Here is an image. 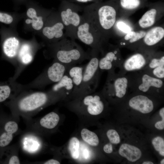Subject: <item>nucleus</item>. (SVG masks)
Instances as JSON below:
<instances>
[{
    "instance_id": "obj_1",
    "label": "nucleus",
    "mask_w": 164,
    "mask_h": 164,
    "mask_svg": "<svg viewBox=\"0 0 164 164\" xmlns=\"http://www.w3.org/2000/svg\"><path fill=\"white\" fill-rule=\"evenodd\" d=\"M65 100L64 96L50 89L45 91L25 90L3 104L9 108L15 117L26 119L33 118L46 107Z\"/></svg>"
},
{
    "instance_id": "obj_2",
    "label": "nucleus",
    "mask_w": 164,
    "mask_h": 164,
    "mask_svg": "<svg viewBox=\"0 0 164 164\" xmlns=\"http://www.w3.org/2000/svg\"><path fill=\"white\" fill-rule=\"evenodd\" d=\"M106 100L101 92H94L65 101L64 105L77 115L82 124L90 126L92 118L105 110Z\"/></svg>"
},
{
    "instance_id": "obj_3",
    "label": "nucleus",
    "mask_w": 164,
    "mask_h": 164,
    "mask_svg": "<svg viewBox=\"0 0 164 164\" xmlns=\"http://www.w3.org/2000/svg\"><path fill=\"white\" fill-rule=\"evenodd\" d=\"M44 55L48 59L68 65H76L91 56V51H85L75 40L65 37L58 42L46 45Z\"/></svg>"
},
{
    "instance_id": "obj_4",
    "label": "nucleus",
    "mask_w": 164,
    "mask_h": 164,
    "mask_svg": "<svg viewBox=\"0 0 164 164\" xmlns=\"http://www.w3.org/2000/svg\"><path fill=\"white\" fill-rule=\"evenodd\" d=\"M116 15L114 8L108 4L89 5L83 9L82 14L100 34L101 31H107L111 28L115 22Z\"/></svg>"
},
{
    "instance_id": "obj_5",
    "label": "nucleus",
    "mask_w": 164,
    "mask_h": 164,
    "mask_svg": "<svg viewBox=\"0 0 164 164\" xmlns=\"http://www.w3.org/2000/svg\"><path fill=\"white\" fill-rule=\"evenodd\" d=\"M127 73L129 78L130 91L152 96L163 94L164 80L153 77L143 70Z\"/></svg>"
},
{
    "instance_id": "obj_6",
    "label": "nucleus",
    "mask_w": 164,
    "mask_h": 164,
    "mask_svg": "<svg viewBox=\"0 0 164 164\" xmlns=\"http://www.w3.org/2000/svg\"><path fill=\"white\" fill-rule=\"evenodd\" d=\"M61 116L57 110H56L42 117L23 119L26 125L24 131L42 137L53 134L57 131L61 124Z\"/></svg>"
},
{
    "instance_id": "obj_7",
    "label": "nucleus",
    "mask_w": 164,
    "mask_h": 164,
    "mask_svg": "<svg viewBox=\"0 0 164 164\" xmlns=\"http://www.w3.org/2000/svg\"><path fill=\"white\" fill-rule=\"evenodd\" d=\"M107 72L106 80L101 93L106 100L109 101L124 97L130 91L128 74L115 70Z\"/></svg>"
},
{
    "instance_id": "obj_8",
    "label": "nucleus",
    "mask_w": 164,
    "mask_h": 164,
    "mask_svg": "<svg viewBox=\"0 0 164 164\" xmlns=\"http://www.w3.org/2000/svg\"><path fill=\"white\" fill-rule=\"evenodd\" d=\"M98 51L92 50L91 56L85 65L80 87L69 100L94 92L97 87L101 72L99 67Z\"/></svg>"
},
{
    "instance_id": "obj_9",
    "label": "nucleus",
    "mask_w": 164,
    "mask_h": 164,
    "mask_svg": "<svg viewBox=\"0 0 164 164\" xmlns=\"http://www.w3.org/2000/svg\"><path fill=\"white\" fill-rule=\"evenodd\" d=\"M83 9L67 1H63L58 12L65 27L66 37L75 40L77 29L82 19L80 12Z\"/></svg>"
},
{
    "instance_id": "obj_10",
    "label": "nucleus",
    "mask_w": 164,
    "mask_h": 164,
    "mask_svg": "<svg viewBox=\"0 0 164 164\" xmlns=\"http://www.w3.org/2000/svg\"><path fill=\"white\" fill-rule=\"evenodd\" d=\"M25 5L26 10L23 13V18L24 29L39 35L53 10L43 8L32 0Z\"/></svg>"
},
{
    "instance_id": "obj_11",
    "label": "nucleus",
    "mask_w": 164,
    "mask_h": 164,
    "mask_svg": "<svg viewBox=\"0 0 164 164\" xmlns=\"http://www.w3.org/2000/svg\"><path fill=\"white\" fill-rule=\"evenodd\" d=\"M2 57L14 66L23 39L19 37L16 28L2 26L0 29Z\"/></svg>"
},
{
    "instance_id": "obj_12",
    "label": "nucleus",
    "mask_w": 164,
    "mask_h": 164,
    "mask_svg": "<svg viewBox=\"0 0 164 164\" xmlns=\"http://www.w3.org/2000/svg\"><path fill=\"white\" fill-rule=\"evenodd\" d=\"M19 121L11 114L0 111V160L14 137L22 132L19 128Z\"/></svg>"
},
{
    "instance_id": "obj_13",
    "label": "nucleus",
    "mask_w": 164,
    "mask_h": 164,
    "mask_svg": "<svg viewBox=\"0 0 164 164\" xmlns=\"http://www.w3.org/2000/svg\"><path fill=\"white\" fill-rule=\"evenodd\" d=\"M71 66L53 60L51 64L34 80L24 85L25 88L26 90L43 88L50 84L56 83L61 79Z\"/></svg>"
},
{
    "instance_id": "obj_14",
    "label": "nucleus",
    "mask_w": 164,
    "mask_h": 164,
    "mask_svg": "<svg viewBox=\"0 0 164 164\" xmlns=\"http://www.w3.org/2000/svg\"><path fill=\"white\" fill-rule=\"evenodd\" d=\"M39 35L45 45L56 43L66 37L65 27L58 11H52Z\"/></svg>"
},
{
    "instance_id": "obj_15",
    "label": "nucleus",
    "mask_w": 164,
    "mask_h": 164,
    "mask_svg": "<svg viewBox=\"0 0 164 164\" xmlns=\"http://www.w3.org/2000/svg\"><path fill=\"white\" fill-rule=\"evenodd\" d=\"M44 46L43 43H38L34 36L30 40H23L17 54L15 73L11 78L12 79L16 80L26 66L32 61L38 50Z\"/></svg>"
},
{
    "instance_id": "obj_16",
    "label": "nucleus",
    "mask_w": 164,
    "mask_h": 164,
    "mask_svg": "<svg viewBox=\"0 0 164 164\" xmlns=\"http://www.w3.org/2000/svg\"><path fill=\"white\" fill-rule=\"evenodd\" d=\"M100 34L91 24L82 16V21L77 30L76 39L90 47L92 50L102 51L103 47L99 39Z\"/></svg>"
},
{
    "instance_id": "obj_17",
    "label": "nucleus",
    "mask_w": 164,
    "mask_h": 164,
    "mask_svg": "<svg viewBox=\"0 0 164 164\" xmlns=\"http://www.w3.org/2000/svg\"><path fill=\"white\" fill-rule=\"evenodd\" d=\"M19 142L20 148L25 153L36 155L43 152L47 146L45 145L42 137L33 133L22 132Z\"/></svg>"
},
{
    "instance_id": "obj_18",
    "label": "nucleus",
    "mask_w": 164,
    "mask_h": 164,
    "mask_svg": "<svg viewBox=\"0 0 164 164\" xmlns=\"http://www.w3.org/2000/svg\"><path fill=\"white\" fill-rule=\"evenodd\" d=\"M143 54L135 53L123 60L119 67L116 69L118 71L124 73L143 70L146 67L149 60Z\"/></svg>"
},
{
    "instance_id": "obj_19",
    "label": "nucleus",
    "mask_w": 164,
    "mask_h": 164,
    "mask_svg": "<svg viewBox=\"0 0 164 164\" xmlns=\"http://www.w3.org/2000/svg\"><path fill=\"white\" fill-rule=\"evenodd\" d=\"M25 90L24 85L19 84L11 78L5 82H0V111L2 104L8 101Z\"/></svg>"
},
{
    "instance_id": "obj_20",
    "label": "nucleus",
    "mask_w": 164,
    "mask_h": 164,
    "mask_svg": "<svg viewBox=\"0 0 164 164\" xmlns=\"http://www.w3.org/2000/svg\"><path fill=\"white\" fill-rule=\"evenodd\" d=\"M133 96L131 97L128 102L129 107L133 110L143 114H148L154 109L153 101L149 95L133 92Z\"/></svg>"
},
{
    "instance_id": "obj_21",
    "label": "nucleus",
    "mask_w": 164,
    "mask_h": 164,
    "mask_svg": "<svg viewBox=\"0 0 164 164\" xmlns=\"http://www.w3.org/2000/svg\"><path fill=\"white\" fill-rule=\"evenodd\" d=\"M117 50H109L104 53L99 61V67L101 72L115 70L118 68L123 60L118 56Z\"/></svg>"
},
{
    "instance_id": "obj_22",
    "label": "nucleus",
    "mask_w": 164,
    "mask_h": 164,
    "mask_svg": "<svg viewBox=\"0 0 164 164\" xmlns=\"http://www.w3.org/2000/svg\"><path fill=\"white\" fill-rule=\"evenodd\" d=\"M73 88L72 80L66 73L61 79L53 85L50 89L64 96L66 98V101L70 96Z\"/></svg>"
},
{
    "instance_id": "obj_23",
    "label": "nucleus",
    "mask_w": 164,
    "mask_h": 164,
    "mask_svg": "<svg viewBox=\"0 0 164 164\" xmlns=\"http://www.w3.org/2000/svg\"><path fill=\"white\" fill-rule=\"evenodd\" d=\"M85 65L82 66L74 65L70 66L67 70V73L72 81L74 88L68 100L73 96L79 89L81 85Z\"/></svg>"
},
{
    "instance_id": "obj_24",
    "label": "nucleus",
    "mask_w": 164,
    "mask_h": 164,
    "mask_svg": "<svg viewBox=\"0 0 164 164\" xmlns=\"http://www.w3.org/2000/svg\"><path fill=\"white\" fill-rule=\"evenodd\" d=\"M20 148L19 143L9 145L5 149L0 164H19L21 162L19 156Z\"/></svg>"
},
{
    "instance_id": "obj_25",
    "label": "nucleus",
    "mask_w": 164,
    "mask_h": 164,
    "mask_svg": "<svg viewBox=\"0 0 164 164\" xmlns=\"http://www.w3.org/2000/svg\"><path fill=\"white\" fill-rule=\"evenodd\" d=\"M118 152L121 156L132 162H135L138 160L142 155L141 151L139 148L126 143L121 145Z\"/></svg>"
},
{
    "instance_id": "obj_26",
    "label": "nucleus",
    "mask_w": 164,
    "mask_h": 164,
    "mask_svg": "<svg viewBox=\"0 0 164 164\" xmlns=\"http://www.w3.org/2000/svg\"><path fill=\"white\" fill-rule=\"evenodd\" d=\"M164 36V29L160 26L154 27L146 33L144 42L149 46H153L159 42Z\"/></svg>"
},
{
    "instance_id": "obj_27",
    "label": "nucleus",
    "mask_w": 164,
    "mask_h": 164,
    "mask_svg": "<svg viewBox=\"0 0 164 164\" xmlns=\"http://www.w3.org/2000/svg\"><path fill=\"white\" fill-rule=\"evenodd\" d=\"M23 13L8 12L0 11V22L16 28L19 21L23 18Z\"/></svg>"
},
{
    "instance_id": "obj_28",
    "label": "nucleus",
    "mask_w": 164,
    "mask_h": 164,
    "mask_svg": "<svg viewBox=\"0 0 164 164\" xmlns=\"http://www.w3.org/2000/svg\"><path fill=\"white\" fill-rule=\"evenodd\" d=\"M80 135L82 140L90 145L96 146L99 143V139L96 134L86 128L81 129Z\"/></svg>"
},
{
    "instance_id": "obj_29",
    "label": "nucleus",
    "mask_w": 164,
    "mask_h": 164,
    "mask_svg": "<svg viewBox=\"0 0 164 164\" xmlns=\"http://www.w3.org/2000/svg\"><path fill=\"white\" fill-rule=\"evenodd\" d=\"M156 13L157 11L155 9H152L147 11L139 20L140 26L144 28L153 25L155 21Z\"/></svg>"
},
{
    "instance_id": "obj_30",
    "label": "nucleus",
    "mask_w": 164,
    "mask_h": 164,
    "mask_svg": "<svg viewBox=\"0 0 164 164\" xmlns=\"http://www.w3.org/2000/svg\"><path fill=\"white\" fill-rule=\"evenodd\" d=\"M80 141L76 137H72L70 139L68 144V150L70 156L73 159L79 158L80 152Z\"/></svg>"
},
{
    "instance_id": "obj_31",
    "label": "nucleus",
    "mask_w": 164,
    "mask_h": 164,
    "mask_svg": "<svg viewBox=\"0 0 164 164\" xmlns=\"http://www.w3.org/2000/svg\"><path fill=\"white\" fill-rule=\"evenodd\" d=\"M164 66V56L151 58L146 67L142 70L148 72L158 67Z\"/></svg>"
},
{
    "instance_id": "obj_32",
    "label": "nucleus",
    "mask_w": 164,
    "mask_h": 164,
    "mask_svg": "<svg viewBox=\"0 0 164 164\" xmlns=\"http://www.w3.org/2000/svg\"><path fill=\"white\" fill-rule=\"evenodd\" d=\"M122 8L127 10H133L138 7L141 5V0H120Z\"/></svg>"
},
{
    "instance_id": "obj_33",
    "label": "nucleus",
    "mask_w": 164,
    "mask_h": 164,
    "mask_svg": "<svg viewBox=\"0 0 164 164\" xmlns=\"http://www.w3.org/2000/svg\"><path fill=\"white\" fill-rule=\"evenodd\" d=\"M152 143L155 149L157 151L159 152L160 155L164 156V139L160 136H157L153 139Z\"/></svg>"
},
{
    "instance_id": "obj_34",
    "label": "nucleus",
    "mask_w": 164,
    "mask_h": 164,
    "mask_svg": "<svg viewBox=\"0 0 164 164\" xmlns=\"http://www.w3.org/2000/svg\"><path fill=\"white\" fill-rule=\"evenodd\" d=\"M107 137L110 142L113 144H118L120 142L119 135L114 129H110L107 132Z\"/></svg>"
},
{
    "instance_id": "obj_35",
    "label": "nucleus",
    "mask_w": 164,
    "mask_h": 164,
    "mask_svg": "<svg viewBox=\"0 0 164 164\" xmlns=\"http://www.w3.org/2000/svg\"><path fill=\"white\" fill-rule=\"evenodd\" d=\"M159 113L162 118V120L156 122L155 124V127L160 130L163 129L164 128V108H161L159 111Z\"/></svg>"
},
{
    "instance_id": "obj_36",
    "label": "nucleus",
    "mask_w": 164,
    "mask_h": 164,
    "mask_svg": "<svg viewBox=\"0 0 164 164\" xmlns=\"http://www.w3.org/2000/svg\"><path fill=\"white\" fill-rule=\"evenodd\" d=\"M146 32L143 31H140L135 32V34L134 37L129 40V42L131 43L135 42L138 40L144 37L145 35Z\"/></svg>"
},
{
    "instance_id": "obj_37",
    "label": "nucleus",
    "mask_w": 164,
    "mask_h": 164,
    "mask_svg": "<svg viewBox=\"0 0 164 164\" xmlns=\"http://www.w3.org/2000/svg\"><path fill=\"white\" fill-rule=\"evenodd\" d=\"M118 28L123 32L127 33L131 31L130 27L122 22H119L117 24Z\"/></svg>"
},
{
    "instance_id": "obj_38",
    "label": "nucleus",
    "mask_w": 164,
    "mask_h": 164,
    "mask_svg": "<svg viewBox=\"0 0 164 164\" xmlns=\"http://www.w3.org/2000/svg\"><path fill=\"white\" fill-rule=\"evenodd\" d=\"M29 163L32 164H60V162L56 158L50 159L46 161L41 162H30Z\"/></svg>"
},
{
    "instance_id": "obj_39",
    "label": "nucleus",
    "mask_w": 164,
    "mask_h": 164,
    "mask_svg": "<svg viewBox=\"0 0 164 164\" xmlns=\"http://www.w3.org/2000/svg\"><path fill=\"white\" fill-rule=\"evenodd\" d=\"M104 151L107 153H111L113 151V148L112 144L109 143L105 144L103 147Z\"/></svg>"
},
{
    "instance_id": "obj_40",
    "label": "nucleus",
    "mask_w": 164,
    "mask_h": 164,
    "mask_svg": "<svg viewBox=\"0 0 164 164\" xmlns=\"http://www.w3.org/2000/svg\"><path fill=\"white\" fill-rule=\"evenodd\" d=\"M135 34V32L133 31H130L127 33L125 36L124 39L126 40H128L133 38Z\"/></svg>"
},
{
    "instance_id": "obj_41",
    "label": "nucleus",
    "mask_w": 164,
    "mask_h": 164,
    "mask_svg": "<svg viewBox=\"0 0 164 164\" xmlns=\"http://www.w3.org/2000/svg\"><path fill=\"white\" fill-rule=\"evenodd\" d=\"M16 6H18L22 4H25L30 0H13Z\"/></svg>"
},
{
    "instance_id": "obj_42",
    "label": "nucleus",
    "mask_w": 164,
    "mask_h": 164,
    "mask_svg": "<svg viewBox=\"0 0 164 164\" xmlns=\"http://www.w3.org/2000/svg\"><path fill=\"white\" fill-rule=\"evenodd\" d=\"M75 1L80 3H87L93 1L94 0H74Z\"/></svg>"
},
{
    "instance_id": "obj_43",
    "label": "nucleus",
    "mask_w": 164,
    "mask_h": 164,
    "mask_svg": "<svg viewBox=\"0 0 164 164\" xmlns=\"http://www.w3.org/2000/svg\"><path fill=\"white\" fill-rule=\"evenodd\" d=\"M142 164H153V163L151 161H146L143 162Z\"/></svg>"
},
{
    "instance_id": "obj_44",
    "label": "nucleus",
    "mask_w": 164,
    "mask_h": 164,
    "mask_svg": "<svg viewBox=\"0 0 164 164\" xmlns=\"http://www.w3.org/2000/svg\"><path fill=\"white\" fill-rule=\"evenodd\" d=\"M160 163L161 164H164V159H163L160 162Z\"/></svg>"
}]
</instances>
